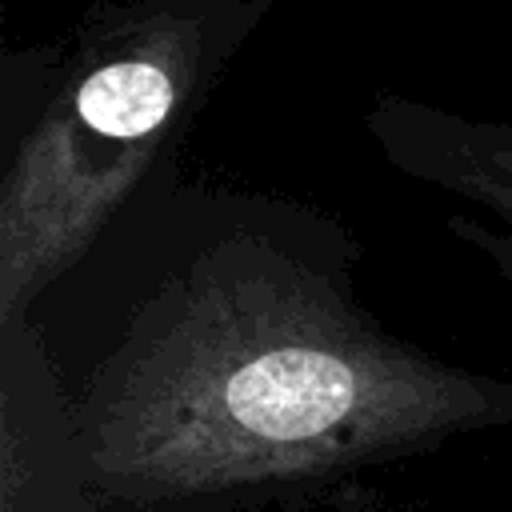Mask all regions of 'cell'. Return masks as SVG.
Masks as SVG:
<instances>
[{"label": "cell", "mask_w": 512, "mask_h": 512, "mask_svg": "<svg viewBox=\"0 0 512 512\" xmlns=\"http://www.w3.org/2000/svg\"><path fill=\"white\" fill-rule=\"evenodd\" d=\"M356 396L348 364L312 348H284L244 364L228 380V412L248 432L304 440L332 428Z\"/></svg>", "instance_id": "cell-1"}, {"label": "cell", "mask_w": 512, "mask_h": 512, "mask_svg": "<svg viewBox=\"0 0 512 512\" xmlns=\"http://www.w3.org/2000/svg\"><path fill=\"white\" fill-rule=\"evenodd\" d=\"M172 76L156 60H116L96 68L80 92L76 112L100 136L132 140L152 132L172 108Z\"/></svg>", "instance_id": "cell-2"}]
</instances>
